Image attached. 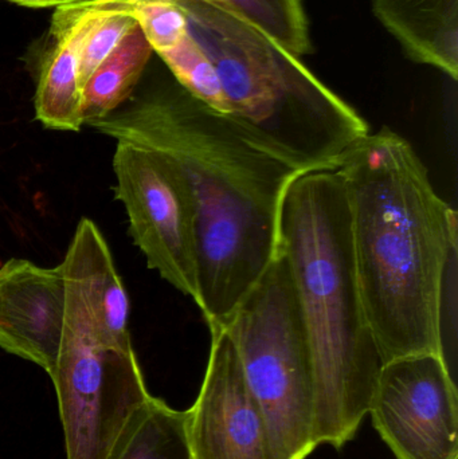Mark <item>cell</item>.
<instances>
[{"mask_svg":"<svg viewBox=\"0 0 458 459\" xmlns=\"http://www.w3.org/2000/svg\"><path fill=\"white\" fill-rule=\"evenodd\" d=\"M88 126L159 151L180 169L195 209L196 305L207 325L222 323L276 258L282 196L303 172L188 93L169 70Z\"/></svg>","mask_w":458,"mask_h":459,"instance_id":"1","label":"cell"},{"mask_svg":"<svg viewBox=\"0 0 458 459\" xmlns=\"http://www.w3.org/2000/svg\"><path fill=\"white\" fill-rule=\"evenodd\" d=\"M136 26L134 7L126 3H115L97 18L86 34L81 50L80 81L82 89L94 70Z\"/></svg>","mask_w":458,"mask_h":459,"instance_id":"18","label":"cell"},{"mask_svg":"<svg viewBox=\"0 0 458 459\" xmlns=\"http://www.w3.org/2000/svg\"><path fill=\"white\" fill-rule=\"evenodd\" d=\"M397 459H458V387L440 355L382 366L367 415Z\"/></svg>","mask_w":458,"mask_h":459,"instance_id":"8","label":"cell"},{"mask_svg":"<svg viewBox=\"0 0 458 459\" xmlns=\"http://www.w3.org/2000/svg\"><path fill=\"white\" fill-rule=\"evenodd\" d=\"M371 7L413 61L457 80L458 0H371Z\"/></svg>","mask_w":458,"mask_h":459,"instance_id":"13","label":"cell"},{"mask_svg":"<svg viewBox=\"0 0 458 459\" xmlns=\"http://www.w3.org/2000/svg\"><path fill=\"white\" fill-rule=\"evenodd\" d=\"M277 253L289 269L311 353L315 441L341 450L367 415L384 364L360 296L338 171L303 172L289 183Z\"/></svg>","mask_w":458,"mask_h":459,"instance_id":"3","label":"cell"},{"mask_svg":"<svg viewBox=\"0 0 458 459\" xmlns=\"http://www.w3.org/2000/svg\"><path fill=\"white\" fill-rule=\"evenodd\" d=\"M209 329L206 374L186 411L191 459H271L265 420L233 342L222 326L212 324Z\"/></svg>","mask_w":458,"mask_h":459,"instance_id":"9","label":"cell"},{"mask_svg":"<svg viewBox=\"0 0 458 459\" xmlns=\"http://www.w3.org/2000/svg\"><path fill=\"white\" fill-rule=\"evenodd\" d=\"M134 13L158 56L179 45L188 34L185 11L175 0H147L134 5Z\"/></svg>","mask_w":458,"mask_h":459,"instance_id":"19","label":"cell"},{"mask_svg":"<svg viewBox=\"0 0 458 459\" xmlns=\"http://www.w3.org/2000/svg\"><path fill=\"white\" fill-rule=\"evenodd\" d=\"M107 459H191L186 411L151 395L134 412Z\"/></svg>","mask_w":458,"mask_h":459,"instance_id":"15","label":"cell"},{"mask_svg":"<svg viewBox=\"0 0 458 459\" xmlns=\"http://www.w3.org/2000/svg\"><path fill=\"white\" fill-rule=\"evenodd\" d=\"M152 54V48L137 23L83 86V126L110 115L128 101L142 82Z\"/></svg>","mask_w":458,"mask_h":459,"instance_id":"14","label":"cell"},{"mask_svg":"<svg viewBox=\"0 0 458 459\" xmlns=\"http://www.w3.org/2000/svg\"><path fill=\"white\" fill-rule=\"evenodd\" d=\"M217 325L233 342L263 412L271 459L308 457L317 447L314 371L292 278L279 253L252 290Z\"/></svg>","mask_w":458,"mask_h":459,"instance_id":"5","label":"cell"},{"mask_svg":"<svg viewBox=\"0 0 458 459\" xmlns=\"http://www.w3.org/2000/svg\"><path fill=\"white\" fill-rule=\"evenodd\" d=\"M335 171L346 187L358 283L382 364L441 356L457 212L438 195L410 143L392 129L366 134Z\"/></svg>","mask_w":458,"mask_h":459,"instance_id":"2","label":"cell"},{"mask_svg":"<svg viewBox=\"0 0 458 459\" xmlns=\"http://www.w3.org/2000/svg\"><path fill=\"white\" fill-rule=\"evenodd\" d=\"M246 22L300 58L311 51L303 0H202Z\"/></svg>","mask_w":458,"mask_h":459,"instance_id":"16","label":"cell"},{"mask_svg":"<svg viewBox=\"0 0 458 459\" xmlns=\"http://www.w3.org/2000/svg\"><path fill=\"white\" fill-rule=\"evenodd\" d=\"M113 171L116 198L148 267L198 304L195 209L182 172L159 151L126 142L116 145Z\"/></svg>","mask_w":458,"mask_h":459,"instance_id":"7","label":"cell"},{"mask_svg":"<svg viewBox=\"0 0 458 459\" xmlns=\"http://www.w3.org/2000/svg\"><path fill=\"white\" fill-rule=\"evenodd\" d=\"M169 74L196 99L226 115V101L217 69L206 51L190 34L171 50L160 54Z\"/></svg>","mask_w":458,"mask_h":459,"instance_id":"17","label":"cell"},{"mask_svg":"<svg viewBox=\"0 0 458 459\" xmlns=\"http://www.w3.org/2000/svg\"><path fill=\"white\" fill-rule=\"evenodd\" d=\"M117 0H77L56 7L35 91V116L45 128L78 132L83 126L81 50L94 22Z\"/></svg>","mask_w":458,"mask_h":459,"instance_id":"11","label":"cell"},{"mask_svg":"<svg viewBox=\"0 0 458 459\" xmlns=\"http://www.w3.org/2000/svg\"><path fill=\"white\" fill-rule=\"evenodd\" d=\"M175 2L217 69L226 117L261 147L301 172L335 171L370 134L351 105L279 43L209 3Z\"/></svg>","mask_w":458,"mask_h":459,"instance_id":"4","label":"cell"},{"mask_svg":"<svg viewBox=\"0 0 458 459\" xmlns=\"http://www.w3.org/2000/svg\"><path fill=\"white\" fill-rule=\"evenodd\" d=\"M72 2H77V0H72ZM117 2L126 3V4L134 5L139 4V3L147 2V0H117Z\"/></svg>","mask_w":458,"mask_h":459,"instance_id":"21","label":"cell"},{"mask_svg":"<svg viewBox=\"0 0 458 459\" xmlns=\"http://www.w3.org/2000/svg\"><path fill=\"white\" fill-rule=\"evenodd\" d=\"M65 324L61 264L11 258L0 266V348L53 372Z\"/></svg>","mask_w":458,"mask_h":459,"instance_id":"10","label":"cell"},{"mask_svg":"<svg viewBox=\"0 0 458 459\" xmlns=\"http://www.w3.org/2000/svg\"><path fill=\"white\" fill-rule=\"evenodd\" d=\"M8 2L18 3L21 5H27V7H58V5L70 3L72 0H8Z\"/></svg>","mask_w":458,"mask_h":459,"instance_id":"20","label":"cell"},{"mask_svg":"<svg viewBox=\"0 0 458 459\" xmlns=\"http://www.w3.org/2000/svg\"><path fill=\"white\" fill-rule=\"evenodd\" d=\"M48 377L58 399L66 459H107L151 396L134 345L101 342L66 299L61 350Z\"/></svg>","mask_w":458,"mask_h":459,"instance_id":"6","label":"cell"},{"mask_svg":"<svg viewBox=\"0 0 458 459\" xmlns=\"http://www.w3.org/2000/svg\"><path fill=\"white\" fill-rule=\"evenodd\" d=\"M65 293L107 344L131 347L129 299L109 246L93 221L82 218L61 264Z\"/></svg>","mask_w":458,"mask_h":459,"instance_id":"12","label":"cell"}]
</instances>
